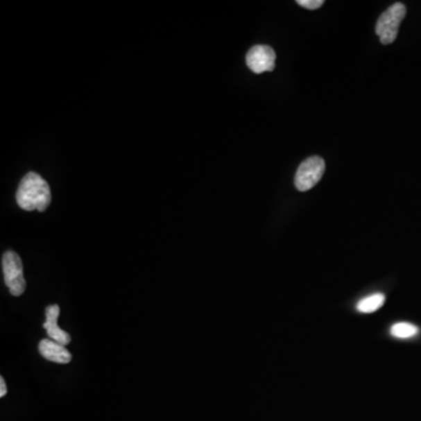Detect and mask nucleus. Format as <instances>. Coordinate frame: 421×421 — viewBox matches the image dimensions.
Returning <instances> with one entry per match:
<instances>
[{
  "mask_svg": "<svg viewBox=\"0 0 421 421\" xmlns=\"http://www.w3.org/2000/svg\"><path fill=\"white\" fill-rule=\"evenodd\" d=\"M4 272L5 284L13 296H20L26 289V281L24 277L23 262L18 254L13 250L5 252L1 259Z\"/></svg>",
  "mask_w": 421,
  "mask_h": 421,
  "instance_id": "7ed1b4c3",
  "label": "nucleus"
},
{
  "mask_svg": "<svg viewBox=\"0 0 421 421\" xmlns=\"http://www.w3.org/2000/svg\"><path fill=\"white\" fill-rule=\"evenodd\" d=\"M8 393V386L5 384V380L3 377H0V397L3 398Z\"/></svg>",
  "mask_w": 421,
  "mask_h": 421,
  "instance_id": "9b49d317",
  "label": "nucleus"
},
{
  "mask_svg": "<svg viewBox=\"0 0 421 421\" xmlns=\"http://www.w3.org/2000/svg\"><path fill=\"white\" fill-rule=\"evenodd\" d=\"M276 54L270 46L257 45L248 51L246 55L247 67L255 74L274 71Z\"/></svg>",
  "mask_w": 421,
  "mask_h": 421,
  "instance_id": "39448f33",
  "label": "nucleus"
},
{
  "mask_svg": "<svg viewBox=\"0 0 421 421\" xmlns=\"http://www.w3.org/2000/svg\"><path fill=\"white\" fill-rule=\"evenodd\" d=\"M296 3L300 6L308 8V10H316V8H320L322 5L325 4L323 0H298Z\"/></svg>",
  "mask_w": 421,
  "mask_h": 421,
  "instance_id": "9d476101",
  "label": "nucleus"
},
{
  "mask_svg": "<svg viewBox=\"0 0 421 421\" xmlns=\"http://www.w3.org/2000/svg\"><path fill=\"white\" fill-rule=\"evenodd\" d=\"M385 302L384 294H377L370 295L368 298H363L359 302L357 303L358 311L362 313H375L377 310L380 309Z\"/></svg>",
  "mask_w": 421,
  "mask_h": 421,
  "instance_id": "6e6552de",
  "label": "nucleus"
},
{
  "mask_svg": "<svg viewBox=\"0 0 421 421\" xmlns=\"http://www.w3.org/2000/svg\"><path fill=\"white\" fill-rule=\"evenodd\" d=\"M15 199L20 209L44 212L52 202V192L42 175L28 172L19 184Z\"/></svg>",
  "mask_w": 421,
  "mask_h": 421,
  "instance_id": "f257e3e1",
  "label": "nucleus"
},
{
  "mask_svg": "<svg viewBox=\"0 0 421 421\" xmlns=\"http://www.w3.org/2000/svg\"><path fill=\"white\" fill-rule=\"evenodd\" d=\"M406 15V8L402 3H395L380 15L376 25V33L383 45H391L398 35L399 27Z\"/></svg>",
  "mask_w": 421,
  "mask_h": 421,
  "instance_id": "f03ea898",
  "label": "nucleus"
},
{
  "mask_svg": "<svg viewBox=\"0 0 421 421\" xmlns=\"http://www.w3.org/2000/svg\"><path fill=\"white\" fill-rule=\"evenodd\" d=\"M390 332L395 338L406 339L417 335L419 332V328L412 325V323L400 322V323H395V325H392Z\"/></svg>",
  "mask_w": 421,
  "mask_h": 421,
  "instance_id": "1a4fd4ad",
  "label": "nucleus"
},
{
  "mask_svg": "<svg viewBox=\"0 0 421 421\" xmlns=\"http://www.w3.org/2000/svg\"><path fill=\"white\" fill-rule=\"evenodd\" d=\"M60 315V308L58 304H53L46 308V320L44 323V328L49 336V339H52L56 343L61 344L66 347L67 344L71 343V337L68 332H64L62 329L58 327V317Z\"/></svg>",
  "mask_w": 421,
  "mask_h": 421,
  "instance_id": "423d86ee",
  "label": "nucleus"
},
{
  "mask_svg": "<svg viewBox=\"0 0 421 421\" xmlns=\"http://www.w3.org/2000/svg\"><path fill=\"white\" fill-rule=\"evenodd\" d=\"M325 171V163L323 158L311 156L307 158L298 166L295 175V187L301 192L313 189L320 182Z\"/></svg>",
  "mask_w": 421,
  "mask_h": 421,
  "instance_id": "20e7f679",
  "label": "nucleus"
},
{
  "mask_svg": "<svg viewBox=\"0 0 421 421\" xmlns=\"http://www.w3.org/2000/svg\"><path fill=\"white\" fill-rule=\"evenodd\" d=\"M39 351L42 357L49 362L68 364L71 361V352L64 345L56 343L52 339H42L39 344Z\"/></svg>",
  "mask_w": 421,
  "mask_h": 421,
  "instance_id": "0eeeda50",
  "label": "nucleus"
}]
</instances>
